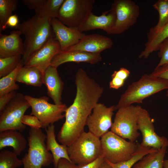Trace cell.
<instances>
[{"label":"cell","mask_w":168,"mask_h":168,"mask_svg":"<svg viewBox=\"0 0 168 168\" xmlns=\"http://www.w3.org/2000/svg\"><path fill=\"white\" fill-rule=\"evenodd\" d=\"M75 84V98L65 111V120L57 136L58 142L67 146L84 131L87 119L98 103L104 90L82 68L77 72Z\"/></svg>","instance_id":"1"},{"label":"cell","mask_w":168,"mask_h":168,"mask_svg":"<svg viewBox=\"0 0 168 168\" xmlns=\"http://www.w3.org/2000/svg\"><path fill=\"white\" fill-rule=\"evenodd\" d=\"M50 19L48 16L40 17L35 15L15 28L25 37L22 58L24 65L49 40L55 37Z\"/></svg>","instance_id":"2"},{"label":"cell","mask_w":168,"mask_h":168,"mask_svg":"<svg viewBox=\"0 0 168 168\" xmlns=\"http://www.w3.org/2000/svg\"><path fill=\"white\" fill-rule=\"evenodd\" d=\"M165 89L168 90V80L144 74L128 86L115 106V110L133 103H142L146 98Z\"/></svg>","instance_id":"3"},{"label":"cell","mask_w":168,"mask_h":168,"mask_svg":"<svg viewBox=\"0 0 168 168\" xmlns=\"http://www.w3.org/2000/svg\"><path fill=\"white\" fill-rule=\"evenodd\" d=\"M67 147L70 159L78 166L91 162L102 155L100 139L89 131H84Z\"/></svg>","instance_id":"4"},{"label":"cell","mask_w":168,"mask_h":168,"mask_svg":"<svg viewBox=\"0 0 168 168\" xmlns=\"http://www.w3.org/2000/svg\"><path fill=\"white\" fill-rule=\"evenodd\" d=\"M28 138L29 148L21 160L23 168H41L53 162L52 153L46 147V135L41 128H30Z\"/></svg>","instance_id":"5"},{"label":"cell","mask_w":168,"mask_h":168,"mask_svg":"<svg viewBox=\"0 0 168 168\" xmlns=\"http://www.w3.org/2000/svg\"><path fill=\"white\" fill-rule=\"evenodd\" d=\"M100 141L102 155L105 160L113 164L131 158L140 146L138 142L126 141L111 131L103 136Z\"/></svg>","instance_id":"6"},{"label":"cell","mask_w":168,"mask_h":168,"mask_svg":"<svg viewBox=\"0 0 168 168\" xmlns=\"http://www.w3.org/2000/svg\"><path fill=\"white\" fill-rule=\"evenodd\" d=\"M141 106L131 105L118 110L110 128L112 132L134 142L140 135L138 124Z\"/></svg>","instance_id":"7"},{"label":"cell","mask_w":168,"mask_h":168,"mask_svg":"<svg viewBox=\"0 0 168 168\" xmlns=\"http://www.w3.org/2000/svg\"><path fill=\"white\" fill-rule=\"evenodd\" d=\"M30 107L25 95L17 93L0 112V132L10 130L24 131L26 125L22 123L21 120Z\"/></svg>","instance_id":"8"},{"label":"cell","mask_w":168,"mask_h":168,"mask_svg":"<svg viewBox=\"0 0 168 168\" xmlns=\"http://www.w3.org/2000/svg\"><path fill=\"white\" fill-rule=\"evenodd\" d=\"M25 97L31 108L30 115L38 119L42 123V128H45L65 117L63 113L68 108L66 104L50 103L49 98L45 96L35 98L26 95Z\"/></svg>","instance_id":"9"},{"label":"cell","mask_w":168,"mask_h":168,"mask_svg":"<svg viewBox=\"0 0 168 168\" xmlns=\"http://www.w3.org/2000/svg\"><path fill=\"white\" fill-rule=\"evenodd\" d=\"M94 0H65L57 18L66 26L77 28L92 12Z\"/></svg>","instance_id":"10"},{"label":"cell","mask_w":168,"mask_h":168,"mask_svg":"<svg viewBox=\"0 0 168 168\" xmlns=\"http://www.w3.org/2000/svg\"><path fill=\"white\" fill-rule=\"evenodd\" d=\"M111 8L116 14V21L111 34H119L128 30L137 21L139 6L131 0H115Z\"/></svg>","instance_id":"11"},{"label":"cell","mask_w":168,"mask_h":168,"mask_svg":"<svg viewBox=\"0 0 168 168\" xmlns=\"http://www.w3.org/2000/svg\"><path fill=\"white\" fill-rule=\"evenodd\" d=\"M115 108L114 105L107 107L98 103L87 120L89 131L99 138L108 132L113 124L112 118Z\"/></svg>","instance_id":"12"},{"label":"cell","mask_w":168,"mask_h":168,"mask_svg":"<svg viewBox=\"0 0 168 168\" xmlns=\"http://www.w3.org/2000/svg\"><path fill=\"white\" fill-rule=\"evenodd\" d=\"M138 130L142 135L141 146L157 150L168 146L167 138L164 136H159L155 133L149 113L141 106L138 113Z\"/></svg>","instance_id":"13"},{"label":"cell","mask_w":168,"mask_h":168,"mask_svg":"<svg viewBox=\"0 0 168 168\" xmlns=\"http://www.w3.org/2000/svg\"><path fill=\"white\" fill-rule=\"evenodd\" d=\"M61 51L55 37L51 38L30 58L24 66L35 67L44 74L54 57Z\"/></svg>","instance_id":"14"},{"label":"cell","mask_w":168,"mask_h":168,"mask_svg":"<svg viewBox=\"0 0 168 168\" xmlns=\"http://www.w3.org/2000/svg\"><path fill=\"white\" fill-rule=\"evenodd\" d=\"M113 44L112 40L110 38L101 35L93 34L85 35L77 44L64 51H78L100 54L103 51L111 48Z\"/></svg>","instance_id":"15"},{"label":"cell","mask_w":168,"mask_h":168,"mask_svg":"<svg viewBox=\"0 0 168 168\" xmlns=\"http://www.w3.org/2000/svg\"><path fill=\"white\" fill-rule=\"evenodd\" d=\"M50 22L62 51L77 44L85 35L77 28L66 26L57 18L50 19Z\"/></svg>","instance_id":"16"},{"label":"cell","mask_w":168,"mask_h":168,"mask_svg":"<svg viewBox=\"0 0 168 168\" xmlns=\"http://www.w3.org/2000/svg\"><path fill=\"white\" fill-rule=\"evenodd\" d=\"M116 18L115 12L111 8L110 10L103 12L100 16H96L92 12L77 28L82 32L100 29L108 34H111Z\"/></svg>","instance_id":"17"},{"label":"cell","mask_w":168,"mask_h":168,"mask_svg":"<svg viewBox=\"0 0 168 168\" xmlns=\"http://www.w3.org/2000/svg\"><path fill=\"white\" fill-rule=\"evenodd\" d=\"M102 60L100 54L88 53L78 51H63L55 56L52 60L51 66L57 68L65 63L85 62L95 64Z\"/></svg>","instance_id":"18"},{"label":"cell","mask_w":168,"mask_h":168,"mask_svg":"<svg viewBox=\"0 0 168 168\" xmlns=\"http://www.w3.org/2000/svg\"><path fill=\"white\" fill-rule=\"evenodd\" d=\"M43 84L47 89L48 96L54 104H62V95L64 83L60 77L57 68L50 65L44 75Z\"/></svg>","instance_id":"19"},{"label":"cell","mask_w":168,"mask_h":168,"mask_svg":"<svg viewBox=\"0 0 168 168\" xmlns=\"http://www.w3.org/2000/svg\"><path fill=\"white\" fill-rule=\"evenodd\" d=\"M18 30L11 31L9 35L0 34V58L23 55V43Z\"/></svg>","instance_id":"20"},{"label":"cell","mask_w":168,"mask_h":168,"mask_svg":"<svg viewBox=\"0 0 168 168\" xmlns=\"http://www.w3.org/2000/svg\"><path fill=\"white\" fill-rule=\"evenodd\" d=\"M65 0H29L27 6L35 10V15L40 17L57 18L58 12Z\"/></svg>","instance_id":"21"},{"label":"cell","mask_w":168,"mask_h":168,"mask_svg":"<svg viewBox=\"0 0 168 168\" xmlns=\"http://www.w3.org/2000/svg\"><path fill=\"white\" fill-rule=\"evenodd\" d=\"M45 129L46 133V147L49 151H51L53 156L54 168H57L58 161L61 158L66 159L72 162L68 152L67 146L59 144L56 141L54 124L50 125Z\"/></svg>","instance_id":"22"},{"label":"cell","mask_w":168,"mask_h":168,"mask_svg":"<svg viewBox=\"0 0 168 168\" xmlns=\"http://www.w3.org/2000/svg\"><path fill=\"white\" fill-rule=\"evenodd\" d=\"M27 141L21 132L10 130L0 132V150L7 147L13 148V152L20 155L27 146Z\"/></svg>","instance_id":"23"},{"label":"cell","mask_w":168,"mask_h":168,"mask_svg":"<svg viewBox=\"0 0 168 168\" xmlns=\"http://www.w3.org/2000/svg\"><path fill=\"white\" fill-rule=\"evenodd\" d=\"M44 75L35 67L24 66L19 72L16 81L27 85L41 87L43 84Z\"/></svg>","instance_id":"24"},{"label":"cell","mask_w":168,"mask_h":168,"mask_svg":"<svg viewBox=\"0 0 168 168\" xmlns=\"http://www.w3.org/2000/svg\"><path fill=\"white\" fill-rule=\"evenodd\" d=\"M166 147L145 155L134 164L133 168H163Z\"/></svg>","instance_id":"25"},{"label":"cell","mask_w":168,"mask_h":168,"mask_svg":"<svg viewBox=\"0 0 168 168\" xmlns=\"http://www.w3.org/2000/svg\"><path fill=\"white\" fill-rule=\"evenodd\" d=\"M147 37V41L144 50L139 55V58H146L152 53L159 50L162 43L168 38V23L158 32Z\"/></svg>","instance_id":"26"},{"label":"cell","mask_w":168,"mask_h":168,"mask_svg":"<svg viewBox=\"0 0 168 168\" xmlns=\"http://www.w3.org/2000/svg\"><path fill=\"white\" fill-rule=\"evenodd\" d=\"M24 66L22 59L16 69L11 73L0 79V96L19 89L16 79L20 70Z\"/></svg>","instance_id":"27"},{"label":"cell","mask_w":168,"mask_h":168,"mask_svg":"<svg viewBox=\"0 0 168 168\" xmlns=\"http://www.w3.org/2000/svg\"><path fill=\"white\" fill-rule=\"evenodd\" d=\"M153 7L158 12L159 20L156 25L150 29L147 36L156 33L168 23V0H158Z\"/></svg>","instance_id":"28"},{"label":"cell","mask_w":168,"mask_h":168,"mask_svg":"<svg viewBox=\"0 0 168 168\" xmlns=\"http://www.w3.org/2000/svg\"><path fill=\"white\" fill-rule=\"evenodd\" d=\"M156 150L153 148L144 147L141 146L140 144L139 147L134 154L133 157L128 161L116 164H113L105 159L113 168H131L135 163L144 156Z\"/></svg>","instance_id":"29"},{"label":"cell","mask_w":168,"mask_h":168,"mask_svg":"<svg viewBox=\"0 0 168 168\" xmlns=\"http://www.w3.org/2000/svg\"><path fill=\"white\" fill-rule=\"evenodd\" d=\"M13 152L6 150L0 152V168H17L22 166L21 160Z\"/></svg>","instance_id":"30"},{"label":"cell","mask_w":168,"mask_h":168,"mask_svg":"<svg viewBox=\"0 0 168 168\" xmlns=\"http://www.w3.org/2000/svg\"><path fill=\"white\" fill-rule=\"evenodd\" d=\"M21 55L0 58V77L9 74L17 67L22 59Z\"/></svg>","instance_id":"31"},{"label":"cell","mask_w":168,"mask_h":168,"mask_svg":"<svg viewBox=\"0 0 168 168\" xmlns=\"http://www.w3.org/2000/svg\"><path fill=\"white\" fill-rule=\"evenodd\" d=\"M17 0H0V28L5 23L17 7Z\"/></svg>","instance_id":"32"},{"label":"cell","mask_w":168,"mask_h":168,"mask_svg":"<svg viewBox=\"0 0 168 168\" xmlns=\"http://www.w3.org/2000/svg\"><path fill=\"white\" fill-rule=\"evenodd\" d=\"M159 50L158 56L161 59L156 68L168 63V38L162 43Z\"/></svg>","instance_id":"33"},{"label":"cell","mask_w":168,"mask_h":168,"mask_svg":"<svg viewBox=\"0 0 168 168\" xmlns=\"http://www.w3.org/2000/svg\"><path fill=\"white\" fill-rule=\"evenodd\" d=\"M21 122L24 125H28L31 128L39 129L42 128L41 123L34 115H24L22 118Z\"/></svg>","instance_id":"34"},{"label":"cell","mask_w":168,"mask_h":168,"mask_svg":"<svg viewBox=\"0 0 168 168\" xmlns=\"http://www.w3.org/2000/svg\"><path fill=\"white\" fill-rule=\"evenodd\" d=\"M150 75L153 77L168 80V63L159 67L155 68L154 71ZM166 96H168V90H167Z\"/></svg>","instance_id":"35"},{"label":"cell","mask_w":168,"mask_h":168,"mask_svg":"<svg viewBox=\"0 0 168 168\" xmlns=\"http://www.w3.org/2000/svg\"><path fill=\"white\" fill-rule=\"evenodd\" d=\"M17 93L16 91H13L0 96V112L15 97Z\"/></svg>","instance_id":"36"},{"label":"cell","mask_w":168,"mask_h":168,"mask_svg":"<svg viewBox=\"0 0 168 168\" xmlns=\"http://www.w3.org/2000/svg\"><path fill=\"white\" fill-rule=\"evenodd\" d=\"M18 16L16 14L12 15L8 19L5 24L0 28V33L1 31L4 30L7 26L16 28L18 25Z\"/></svg>","instance_id":"37"},{"label":"cell","mask_w":168,"mask_h":168,"mask_svg":"<svg viewBox=\"0 0 168 168\" xmlns=\"http://www.w3.org/2000/svg\"><path fill=\"white\" fill-rule=\"evenodd\" d=\"M130 74V71L128 69L121 68L118 70L114 71L111 76L116 77L125 81L129 76Z\"/></svg>","instance_id":"38"},{"label":"cell","mask_w":168,"mask_h":168,"mask_svg":"<svg viewBox=\"0 0 168 168\" xmlns=\"http://www.w3.org/2000/svg\"><path fill=\"white\" fill-rule=\"evenodd\" d=\"M111 78L109 83L110 88L118 89L124 85L125 81L115 76H111Z\"/></svg>","instance_id":"39"},{"label":"cell","mask_w":168,"mask_h":168,"mask_svg":"<svg viewBox=\"0 0 168 168\" xmlns=\"http://www.w3.org/2000/svg\"><path fill=\"white\" fill-rule=\"evenodd\" d=\"M105 160L103 156L102 155L94 161L82 166H78V168H98Z\"/></svg>","instance_id":"40"},{"label":"cell","mask_w":168,"mask_h":168,"mask_svg":"<svg viewBox=\"0 0 168 168\" xmlns=\"http://www.w3.org/2000/svg\"><path fill=\"white\" fill-rule=\"evenodd\" d=\"M78 166L64 158L60 159L57 168H78Z\"/></svg>","instance_id":"41"},{"label":"cell","mask_w":168,"mask_h":168,"mask_svg":"<svg viewBox=\"0 0 168 168\" xmlns=\"http://www.w3.org/2000/svg\"><path fill=\"white\" fill-rule=\"evenodd\" d=\"M98 168H113L112 166L105 160L100 165Z\"/></svg>","instance_id":"42"},{"label":"cell","mask_w":168,"mask_h":168,"mask_svg":"<svg viewBox=\"0 0 168 168\" xmlns=\"http://www.w3.org/2000/svg\"><path fill=\"white\" fill-rule=\"evenodd\" d=\"M163 168H168V159L164 160Z\"/></svg>","instance_id":"43"}]
</instances>
